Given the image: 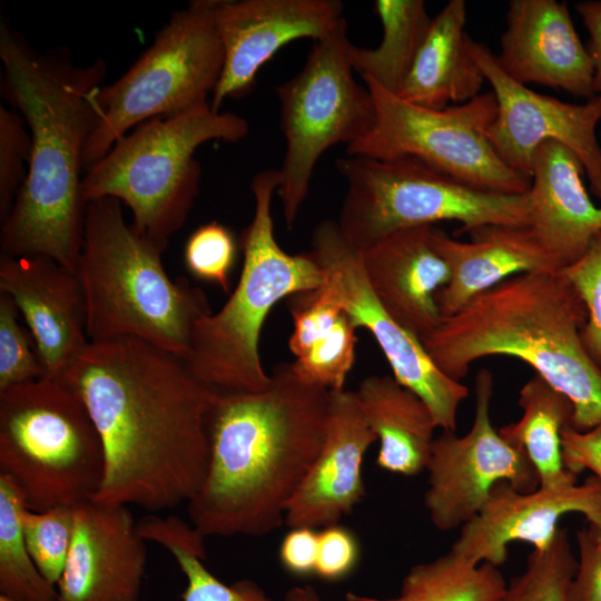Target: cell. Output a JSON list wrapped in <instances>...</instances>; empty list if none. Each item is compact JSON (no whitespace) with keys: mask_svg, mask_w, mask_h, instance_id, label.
<instances>
[{"mask_svg":"<svg viewBox=\"0 0 601 601\" xmlns=\"http://www.w3.org/2000/svg\"><path fill=\"white\" fill-rule=\"evenodd\" d=\"M58 381L82 400L102 443L93 500L158 513L196 495L217 393L181 358L134 337L90 342Z\"/></svg>","mask_w":601,"mask_h":601,"instance_id":"6da1fadb","label":"cell"},{"mask_svg":"<svg viewBox=\"0 0 601 601\" xmlns=\"http://www.w3.org/2000/svg\"><path fill=\"white\" fill-rule=\"evenodd\" d=\"M0 59L1 93L24 119L32 142L26 181L1 223V255L45 256L77 274L83 152L101 118L106 62L75 65L66 48L40 52L3 20Z\"/></svg>","mask_w":601,"mask_h":601,"instance_id":"7a4b0ae2","label":"cell"},{"mask_svg":"<svg viewBox=\"0 0 601 601\" xmlns=\"http://www.w3.org/2000/svg\"><path fill=\"white\" fill-rule=\"evenodd\" d=\"M270 376L262 391L214 400L207 473L187 503L190 524L205 538L279 529L323 445L331 391L303 382L292 363Z\"/></svg>","mask_w":601,"mask_h":601,"instance_id":"3957f363","label":"cell"},{"mask_svg":"<svg viewBox=\"0 0 601 601\" xmlns=\"http://www.w3.org/2000/svg\"><path fill=\"white\" fill-rule=\"evenodd\" d=\"M585 319L584 305L561 269L525 273L443 317L421 342L455 381L486 356L526 363L571 402V425L583 432L601 425V371L582 341Z\"/></svg>","mask_w":601,"mask_h":601,"instance_id":"277c9868","label":"cell"},{"mask_svg":"<svg viewBox=\"0 0 601 601\" xmlns=\"http://www.w3.org/2000/svg\"><path fill=\"white\" fill-rule=\"evenodd\" d=\"M120 204L105 197L85 208L77 276L88 339L134 337L185 359L195 323L213 313L207 296L168 276L164 250L126 223Z\"/></svg>","mask_w":601,"mask_h":601,"instance_id":"5b68a950","label":"cell"},{"mask_svg":"<svg viewBox=\"0 0 601 601\" xmlns=\"http://www.w3.org/2000/svg\"><path fill=\"white\" fill-rule=\"evenodd\" d=\"M278 186L275 169L253 178L254 215L238 238L244 257L239 280L217 313L195 323L183 359L216 393L258 392L269 385L272 376L259 356V336L269 312L280 299L317 289L324 282L311 252L288 254L275 238L272 203Z\"/></svg>","mask_w":601,"mask_h":601,"instance_id":"8992f818","label":"cell"},{"mask_svg":"<svg viewBox=\"0 0 601 601\" xmlns=\"http://www.w3.org/2000/svg\"><path fill=\"white\" fill-rule=\"evenodd\" d=\"M248 132L245 118L215 111L209 102L144 121L86 170L82 200L109 197L125 204L132 213L134 227L165 250L199 190L197 148L211 140L237 142Z\"/></svg>","mask_w":601,"mask_h":601,"instance_id":"52a82bcc","label":"cell"},{"mask_svg":"<svg viewBox=\"0 0 601 601\" xmlns=\"http://www.w3.org/2000/svg\"><path fill=\"white\" fill-rule=\"evenodd\" d=\"M104 471L97 427L69 387L41 377L0 392V475L16 485L27 509L92 500Z\"/></svg>","mask_w":601,"mask_h":601,"instance_id":"ba28073f","label":"cell"},{"mask_svg":"<svg viewBox=\"0 0 601 601\" xmlns=\"http://www.w3.org/2000/svg\"><path fill=\"white\" fill-rule=\"evenodd\" d=\"M347 183L337 220L345 239L363 252L407 227L459 221L462 230L484 225L529 226V191L505 195L464 185L414 157L335 161Z\"/></svg>","mask_w":601,"mask_h":601,"instance_id":"9c48e42d","label":"cell"},{"mask_svg":"<svg viewBox=\"0 0 601 601\" xmlns=\"http://www.w3.org/2000/svg\"><path fill=\"white\" fill-rule=\"evenodd\" d=\"M218 1L195 0L173 12L130 68L100 88L101 118L85 148V170L139 124L209 102L224 65L216 24Z\"/></svg>","mask_w":601,"mask_h":601,"instance_id":"30bf717a","label":"cell"},{"mask_svg":"<svg viewBox=\"0 0 601 601\" xmlns=\"http://www.w3.org/2000/svg\"><path fill=\"white\" fill-rule=\"evenodd\" d=\"M345 18L315 40L298 73L275 87L286 150L277 194L292 229L311 186L314 168L331 147L363 139L376 117L373 96L353 76Z\"/></svg>","mask_w":601,"mask_h":601,"instance_id":"8fae6325","label":"cell"},{"mask_svg":"<svg viewBox=\"0 0 601 601\" xmlns=\"http://www.w3.org/2000/svg\"><path fill=\"white\" fill-rule=\"evenodd\" d=\"M364 82L374 99L375 122L363 139L346 147L347 155L384 160L414 157L479 190L529 191L531 179L510 168L487 139L497 112L493 92L431 109L410 104L372 80Z\"/></svg>","mask_w":601,"mask_h":601,"instance_id":"7c38bea8","label":"cell"},{"mask_svg":"<svg viewBox=\"0 0 601 601\" xmlns=\"http://www.w3.org/2000/svg\"><path fill=\"white\" fill-rule=\"evenodd\" d=\"M311 245L309 252L324 274L319 289L348 314L357 328L373 335L392 376L425 402L437 427L455 432L457 410L469 387L442 373L421 339L386 312L368 284L361 252L345 239L337 221L317 225Z\"/></svg>","mask_w":601,"mask_h":601,"instance_id":"4fadbf2b","label":"cell"},{"mask_svg":"<svg viewBox=\"0 0 601 601\" xmlns=\"http://www.w3.org/2000/svg\"><path fill=\"white\" fill-rule=\"evenodd\" d=\"M493 376L481 370L475 377V414L463 435L443 431L434 439L426 465L428 487L425 508L442 531L463 526L481 511L491 489L508 481L520 492L540 486L526 453L510 444L491 422Z\"/></svg>","mask_w":601,"mask_h":601,"instance_id":"5bb4252c","label":"cell"},{"mask_svg":"<svg viewBox=\"0 0 601 601\" xmlns=\"http://www.w3.org/2000/svg\"><path fill=\"white\" fill-rule=\"evenodd\" d=\"M467 46L496 99V117L486 136L500 158L531 179L538 148L554 140L577 156L592 193L601 199V146L597 137L601 95L584 104L541 95L511 79L487 47L471 38Z\"/></svg>","mask_w":601,"mask_h":601,"instance_id":"9a60e30c","label":"cell"},{"mask_svg":"<svg viewBox=\"0 0 601 601\" xmlns=\"http://www.w3.org/2000/svg\"><path fill=\"white\" fill-rule=\"evenodd\" d=\"M338 0H219L216 24L224 65L209 104L247 95L259 69L285 45L328 35L344 19Z\"/></svg>","mask_w":601,"mask_h":601,"instance_id":"2e32d148","label":"cell"},{"mask_svg":"<svg viewBox=\"0 0 601 601\" xmlns=\"http://www.w3.org/2000/svg\"><path fill=\"white\" fill-rule=\"evenodd\" d=\"M146 540L130 506L89 500L75 506L72 542L56 585L59 601H138Z\"/></svg>","mask_w":601,"mask_h":601,"instance_id":"e0dca14e","label":"cell"},{"mask_svg":"<svg viewBox=\"0 0 601 601\" xmlns=\"http://www.w3.org/2000/svg\"><path fill=\"white\" fill-rule=\"evenodd\" d=\"M581 513L601 523V482L594 476L563 489L538 487L520 492L508 481L497 482L481 511L461 526L451 551L474 563L499 566L506 561L508 545L528 542L544 550L553 541L562 516Z\"/></svg>","mask_w":601,"mask_h":601,"instance_id":"ac0fdd59","label":"cell"},{"mask_svg":"<svg viewBox=\"0 0 601 601\" xmlns=\"http://www.w3.org/2000/svg\"><path fill=\"white\" fill-rule=\"evenodd\" d=\"M0 293L24 318L43 377L58 381L90 343L77 274L45 256L1 255Z\"/></svg>","mask_w":601,"mask_h":601,"instance_id":"d6986e66","label":"cell"},{"mask_svg":"<svg viewBox=\"0 0 601 601\" xmlns=\"http://www.w3.org/2000/svg\"><path fill=\"white\" fill-rule=\"evenodd\" d=\"M500 45L496 61L514 81L561 89L587 100L595 96L592 59L565 2L511 0Z\"/></svg>","mask_w":601,"mask_h":601,"instance_id":"ffe728a7","label":"cell"},{"mask_svg":"<svg viewBox=\"0 0 601 601\" xmlns=\"http://www.w3.org/2000/svg\"><path fill=\"white\" fill-rule=\"evenodd\" d=\"M376 441L356 393L331 392L323 445L288 505L285 523L326 528L349 514L364 497V456Z\"/></svg>","mask_w":601,"mask_h":601,"instance_id":"44dd1931","label":"cell"},{"mask_svg":"<svg viewBox=\"0 0 601 601\" xmlns=\"http://www.w3.org/2000/svg\"><path fill=\"white\" fill-rule=\"evenodd\" d=\"M434 225L392 231L363 250L366 278L386 312L422 339L441 323L437 293L451 272L432 243Z\"/></svg>","mask_w":601,"mask_h":601,"instance_id":"7402d4cb","label":"cell"},{"mask_svg":"<svg viewBox=\"0 0 601 601\" xmlns=\"http://www.w3.org/2000/svg\"><path fill=\"white\" fill-rule=\"evenodd\" d=\"M469 234L471 240L463 242L433 227V246L451 272L450 282L436 295L442 317L510 277L562 269L529 226L484 225Z\"/></svg>","mask_w":601,"mask_h":601,"instance_id":"603a6c76","label":"cell"},{"mask_svg":"<svg viewBox=\"0 0 601 601\" xmlns=\"http://www.w3.org/2000/svg\"><path fill=\"white\" fill-rule=\"evenodd\" d=\"M583 167L565 146L544 141L533 161L529 227L562 268L579 259L601 231V208L590 199Z\"/></svg>","mask_w":601,"mask_h":601,"instance_id":"cb8c5ba5","label":"cell"},{"mask_svg":"<svg viewBox=\"0 0 601 601\" xmlns=\"http://www.w3.org/2000/svg\"><path fill=\"white\" fill-rule=\"evenodd\" d=\"M466 4L451 0L432 18L428 32L401 90V99L425 108L443 109L480 95L485 81L472 57L465 32Z\"/></svg>","mask_w":601,"mask_h":601,"instance_id":"d4e9b609","label":"cell"},{"mask_svg":"<svg viewBox=\"0 0 601 601\" xmlns=\"http://www.w3.org/2000/svg\"><path fill=\"white\" fill-rule=\"evenodd\" d=\"M355 393L380 441L377 465L406 476L425 470L437 427L425 402L390 375L364 378Z\"/></svg>","mask_w":601,"mask_h":601,"instance_id":"484cf974","label":"cell"},{"mask_svg":"<svg viewBox=\"0 0 601 601\" xmlns=\"http://www.w3.org/2000/svg\"><path fill=\"white\" fill-rule=\"evenodd\" d=\"M287 299L294 324L288 347L295 356V373L309 385L331 392L345 390L355 363L357 327L319 288Z\"/></svg>","mask_w":601,"mask_h":601,"instance_id":"4316f807","label":"cell"},{"mask_svg":"<svg viewBox=\"0 0 601 601\" xmlns=\"http://www.w3.org/2000/svg\"><path fill=\"white\" fill-rule=\"evenodd\" d=\"M519 405L520 420L502 426L500 435L526 453L540 487L556 490L577 484V475L565 469L562 456V432L573 416L571 402L534 373L520 390Z\"/></svg>","mask_w":601,"mask_h":601,"instance_id":"83f0119b","label":"cell"},{"mask_svg":"<svg viewBox=\"0 0 601 601\" xmlns=\"http://www.w3.org/2000/svg\"><path fill=\"white\" fill-rule=\"evenodd\" d=\"M383 36L375 48L349 43L348 59L364 79L397 95L428 32L432 18L423 0H376Z\"/></svg>","mask_w":601,"mask_h":601,"instance_id":"f1b7e54d","label":"cell"},{"mask_svg":"<svg viewBox=\"0 0 601 601\" xmlns=\"http://www.w3.org/2000/svg\"><path fill=\"white\" fill-rule=\"evenodd\" d=\"M140 535L167 550L187 580L181 601H270L253 580L225 584L204 564L205 536L177 515L148 514L138 520Z\"/></svg>","mask_w":601,"mask_h":601,"instance_id":"f546056e","label":"cell"},{"mask_svg":"<svg viewBox=\"0 0 601 601\" xmlns=\"http://www.w3.org/2000/svg\"><path fill=\"white\" fill-rule=\"evenodd\" d=\"M506 582L499 566L474 564L451 550L410 569L397 597L378 600L347 594L351 601H499Z\"/></svg>","mask_w":601,"mask_h":601,"instance_id":"4dcf8cb0","label":"cell"},{"mask_svg":"<svg viewBox=\"0 0 601 601\" xmlns=\"http://www.w3.org/2000/svg\"><path fill=\"white\" fill-rule=\"evenodd\" d=\"M24 506L16 485L0 475V597L59 601L56 587L40 573L26 544L20 520Z\"/></svg>","mask_w":601,"mask_h":601,"instance_id":"1f68e13d","label":"cell"},{"mask_svg":"<svg viewBox=\"0 0 601 601\" xmlns=\"http://www.w3.org/2000/svg\"><path fill=\"white\" fill-rule=\"evenodd\" d=\"M575 569L568 533L559 529L546 549L529 555L524 571L511 579L499 601H568Z\"/></svg>","mask_w":601,"mask_h":601,"instance_id":"d6a6232c","label":"cell"},{"mask_svg":"<svg viewBox=\"0 0 601 601\" xmlns=\"http://www.w3.org/2000/svg\"><path fill=\"white\" fill-rule=\"evenodd\" d=\"M75 506L57 505L39 512L24 506L20 514L30 555L43 578L55 587L61 578L71 546Z\"/></svg>","mask_w":601,"mask_h":601,"instance_id":"836d02e7","label":"cell"},{"mask_svg":"<svg viewBox=\"0 0 601 601\" xmlns=\"http://www.w3.org/2000/svg\"><path fill=\"white\" fill-rule=\"evenodd\" d=\"M239 249L231 229L214 220L199 226L186 240L185 267L194 278L229 293Z\"/></svg>","mask_w":601,"mask_h":601,"instance_id":"e575fe53","label":"cell"},{"mask_svg":"<svg viewBox=\"0 0 601 601\" xmlns=\"http://www.w3.org/2000/svg\"><path fill=\"white\" fill-rule=\"evenodd\" d=\"M12 298L0 293V392L43 377L36 345Z\"/></svg>","mask_w":601,"mask_h":601,"instance_id":"d590c367","label":"cell"},{"mask_svg":"<svg viewBox=\"0 0 601 601\" xmlns=\"http://www.w3.org/2000/svg\"><path fill=\"white\" fill-rule=\"evenodd\" d=\"M31 136L22 116L0 105V220L8 217L26 181L31 159Z\"/></svg>","mask_w":601,"mask_h":601,"instance_id":"8d00e7d4","label":"cell"},{"mask_svg":"<svg viewBox=\"0 0 601 601\" xmlns=\"http://www.w3.org/2000/svg\"><path fill=\"white\" fill-rule=\"evenodd\" d=\"M580 296L587 314L583 344L601 371V231L585 253L561 269Z\"/></svg>","mask_w":601,"mask_h":601,"instance_id":"74e56055","label":"cell"},{"mask_svg":"<svg viewBox=\"0 0 601 601\" xmlns=\"http://www.w3.org/2000/svg\"><path fill=\"white\" fill-rule=\"evenodd\" d=\"M359 555L358 540L349 529L338 523L323 528L318 532L315 573L323 580H341L355 569Z\"/></svg>","mask_w":601,"mask_h":601,"instance_id":"f35d334b","label":"cell"},{"mask_svg":"<svg viewBox=\"0 0 601 601\" xmlns=\"http://www.w3.org/2000/svg\"><path fill=\"white\" fill-rule=\"evenodd\" d=\"M579 561L568 601H601V523L589 522L577 533Z\"/></svg>","mask_w":601,"mask_h":601,"instance_id":"ab89813d","label":"cell"},{"mask_svg":"<svg viewBox=\"0 0 601 601\" xmlns=\"http://www.w3.org/2000/svg\"><path fill=\"white\" fill-rule=\"evenodd\" d=\"M562 456L570 472L577 475L590 470L601 482V425L583 432L566 426L562 432Z\"/></svg>","mask_w":601,"mask_h":601,"instance_id":"60d3db41","label":"cell"},{"mask_svg":"<svg viewBox=\"0 0 601 601\" xmlns=\"http://www.w3.org/2000/svg\"><path fill=\"white\" fill-rule=\"evenodd\" d=\"M290 529L279 546V560L283 568L298 577L315 573L318 554V531L307 526Z\"/></svg>","mask_w":601,"mask_h":601,"instance_id":"b9f144b4","label":"cell"},{"mask_svg":"<svg viewBox=\"0 0 601 601\" xmlns=\"http://www.w3.org/2000/svg\"><path fill=\"white\" fill-rule=\"evenodd\" d=\"M575 10L590 33L588 51L593 63V90L601 95V0L579 2Z\"/></svg>","mask_w":601,"mask_h":601,"instance_id":"7bdbcfd3","label":"cell"},{"mask_svg":"<svg viewBox=\"0 0 601 601\" xmlns=\"http://www.w3.org/2000/svg\"><path fill=\"white\" fill-rule=\"evenodd\" d=\"M284 601H322L312 585L290 588L285 594Z\"/></svg>","mask_w":601,"mask_h":601,"instance_id":"ee69618b","label":"cell"},{"mask_svg":"<svg viewBox=\"0 0 601 601\" xmlns=\"http://www.w3.org/2000/svg\"><path fill=\"white\" fill-rule=\"evenodd\" d=\"M0 601H12V600H9V599H7L4 597H0Z\"/></svg>","mask_w":601,"mask_h":601,"instance_id":"f6af8a7d","label":"cell"}]
</instances>
